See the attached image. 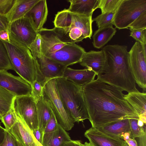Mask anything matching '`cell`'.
Instances as JSON below:
<instances>
[{"label":"cell","instance_id":"obj_1","mask_svg":"<svg viewBox=\"0 0 146 146\" xmlns=\"http://www.w3.org/2000/svg\"><path fill=\"white\" fill-rule=\"evenodd\" d=\"M92 127L97 128L125 119H139L123 91L97 79L82 87Z\"/></svg>","mask_w":146,"mask_h":146},{"label":"cell","instance_id":"obj_2","mask_svg":"<svg viewBox=\"0 0 146 146\" xmlns=\"http://www.w3.org/2000/svg\"><path fill=\"white\" fill-rule=\"evenodd\" d=\"M127 47L118 44L107 45L102 50L105 60L97 79L128 93L138 91L131 70Z\"/></svg>","mask_w":146,"mask_h":146},{"label":"cell","instance_id":"obj_3","mask_svg":"<svg viewBox=\"0 0 146 146\" xmlns=\"http://www.w3.org/2000/svg\"><path fill=\"white\" fill-rule=\"evenodd\" d=\"M55 81L64 108L74 122L88 119L82 87L63 77L56 78Z\"/></svg>","mask_w":146,"mask_h":146},{"label":"cell","instance_id":"obj_4","mask_svg":"<svg viewBox=\"0 0 146 146\" xmlns=\"http://www.w3.org/2000/svg\"><path fill=\"white\" fill-rule=\"evenodd\" d=\"M13 70L31 86L36 80L35 60L29 48L2 40Z\"/></svg>","mask_w":146,"mask_h":146},{"label":"cell","instance_id":"obj_5","mask_svg":"<svg viewBox=\"0 0 146 146\" xmlns=\"http://www.w3.org/2000/svg\"><path fill=\"white\" fill-rule=\"evenodd\" d=\"M56 78L47 82L43 87V99L51 109L58 123L66 131L71 130L75 122L65 110L60 97Z\"/></svg>","mask_w":146,"mask_h":146},{"label":"cell","instance_id":"obj_6","mask_svg":"<svg viewBox=\"0 0 146 146\" xmlns=\"http://www.w3.org/2000/svg\"><path fill=\"white\" fill-rule=\"evenodd\" d=\"M145 11L146 0H122L115 12L112 25L119 29H128Z\"/></svg>","mask_w":146,"mask_h":146},{"label":"cell","instance_id":"obj_7","mask_svg":"<svg viewBox=\"0 0 146 146\" xmlns=\"http://www.w3.org/2000/svg\"><path fill=\"white\" fill-rule=\"evenodd\" d=\"M7 32L10 42L28 48L38 33L25 16L10 23Z\"/></svg>","mask_w":146,"mask_h":146},{"label":"cell","instance_id":"obj_8","mask_svg":"<svg viewBox=\"0 0 146 146\" xmlns=\"http://www.w3.org/2000/svg\"><path fill=\"white\" fill-rule=\"evenodd\" d=\"M92 16L87 17L70 12L67 9L57 12L53 21L54 27L64 28L71 26L80 29L86 38L92 34Z\"/></svg>","mask_w":146,"mask_h":146},{"label":"cell","instance_id":"obj_9","mask_svg":"<svg viewBox=\"0 0 146 146\" xmlns=\"http://www.w3.org/2000/svg\"><path fill=\"white\" fill-rule=\"evenodd\" d=\"M146 44L136 41L129 52L135 82L145 91L146 88Z\"/></svg>","mask_w":146,"mask_h":146},{"label":"cell","instance_id":"obj_10","mask_svg":"<svg viewBox=\"0 0 146 146\" xmlns=\"http://www.w3.org/2000/svg\"><path fill=\"white\" fill-rule=\"evenodd\" d=\"M35 60L36 80L43 87L50 80L62 77L68 67L42 55L40 58Z\"/></svg>","mask_w":146,"mask_h":146},{"label":"cell","instance_id":"obj_11","mask_svg":"<svg viewBox=\"0 0 146 146\" xmlns=\"http://www.w3.org/2000/svg\"><path fill=\"white\" fill-rule=\"evenodd\" d=\"M13 108L32 131L38 128L36 103L31 95L16 96Z\"/></svg>","mask_w":146,"mask_h":146},{"label":"cell","instance_id":"obj_12","mask_svg":"<svg viewBox=\"0 0 146 146\" xmlns=\"http://www.w3.org/2000/svg\"><path fill=\"white\" fill-rule=\"evenodd\" d=\"M85 52L83 48L75 43H68L56 52L45 56L68 66L79 63Z\"/></svg>","mask_w":146,"mask_h":146},{"label":"cell","instance_id":"obj_13","mask_svg":"<svg viewBox=\"0 0 146 146\" xmlns=\"http://www.w3.org/2000/svg\"><path fill=\"white\" fill-rule=\"evenodd\" d=\"M0 86L16 96L31 95V85L20 76H14L6 70H0Z\"/></svg>","mask_w":146,"mask_h":146},{"label":"cell","instance_id":"obj_14","mask_svg":"<svg viewBox=\"0 0 146 146\" xmlns=\"http://www.w3.org/2000/svg\"><path fill=\"white\" fill-rule=\"evenodd\" d=\"M84 135L95 146H124V141L120 137L106 134L92 127L86 131Z\"/></svg>","mask_w":146,"mask_h":146},{"label":"cell","instance_id":"obj_15","mask_svg":"<svg viewBox=\"0 0 146 146\" xmlns=\"http://www.w3.org/2000/svg\"><path fill=\"white\" fill-rule=\"evenodd\" d=\"M44 31L53 34L61 41L67 44L82 41L86 38L82 31L76 27L69 26L64 28L54 27L51 29L43 28L40 32Z\"/></svg>","mask_w":146,"mask_h":146},{"label":"cell","instance_id":"obj_16","mask_svg":"<svg viewBox=\"0 0 146 146\" xmlns=\"http://www.w3.org/2000/svg\"><path fill=\"white\" fill-rule=\"evenodd\" d=\"M17 121L9 131L23 146H37L32 131L17 115Z\"/></svg>","mask_w":146,"mask_h":146},{"label":"cell","instance_id":"obj_17","mask_svg":"<svg viewBox=\"0 0 146 146\" xmlns=\"http://www.w3.org/2000/svg\"><path fill=\"white\" fill-rule=\"evenodd\" d=\"M48 12L46 0H39L25 16L30 19L35 30L38 33L43 28Z\"/></svg>","mask_w":146,"mask_h":146},{"label":"cell","instance_id":"obj_18","mask_svg":"<svg viewBox=\"0 0 146 146\" xmlns=\"http://www.w3.org/2000/svg\"><path fill=\"white\" fill-rule=\"evenodd\" d=\"M96 75L94 72L87 68L76 70L67 67L64 70L62 77L82 87L94 80Z\"/></svg>","mask_w":146,"mask_h":146},{"label":"cell","instance_id":"obj_19","mask_svg":"<svg viewBox=\"0 0 146 146\" xmlns=\"http://www.w3.org/2000/svg\"><path fill=\"white\" fill-rule=\"evenodd\" d=\"M104 51L91 50L86 52L79 62L80 64L94 72L98 75L102 70L105 63Z\"/></svg>","mask_w":146,"mask_h":146},{"label":"cell","instance_id":"obj_20","mask_svg":"<svg viewBox=\"0 0 146 146\" xmlns=\"http://www.w3.org/2000/svg\"><path fill=\"white\" fill-rule=\"evenodd\" d=\"M68 11L76 14L92 16L93 12L98 8L99 0H70Z\"/></svg>","mask_w":146,"mask_h":146},{"label":"cell","instance_id":"obj_21","mask_svg":"<svg viewBox=\"0 0 146 146\" xmlns=\"http://www.w3.org/2000/svg\"><path fill=\"white\" fill-rule=\"evenodd\" d=\"M71 140L68 133L58 123L54 131L44 134L41 144L43 146H62Z\"/></svg>","mask_w":146,"mask_h":146},{"label":"cell","instance_id":"obj_22","mask_svg":"<svg viewBox=\"0 0 146 146\" xmlns=\"http://www.w3.org/2000/svg\"><path fill=\"white\" fill-rule=\"evenodd\" d=\"M39 0H16L6 16L10 23L25 16Z\"/></svg>","mask_w":146,"mask_h":146},{"label":"cell","instance_id":"obj_23","mask_svg":"<svg viewBox=\"0 0 146 146\" xmlns=\"http://www.w3.org/2000/svg\"><path fill=\"white\" fill-rule=\"evenodd\" d=\"M124 98L139 115L146 117V94L139 91L128 93Z\"/></svg>","mask_w":146,"mask_h":146},{"label":"cell","instance_id":"obj_24","mask_svg":"<svg viewBox=\"0 0 146 146\" xmlns=\"http://www.w3.org/2000/svg\"><path fill=\"white\" fill-rule=\"evenodd\" d=\"M50 33L40 34L42 54L45 56L56 52L67 44L61 41L56 35Z\"/></svg>","mask_w":146,"mask_h":146},{"label":"cell","instance_id":"obj_25","mask_svg":"<svg viewBox=\"0 0 146 146\" xmlns=\"http://www.w3.org/2000/svg\"><path fill=\"white\" fill-rule=\"evenodd\" d=\"M97 129L106 134L120 138L124 133L131 132L129 119L120 120Z\"/></svg>","mask_w":146,"mask_h":146},{"label":"cell","instance_id":"obj_26","mask_svg":"<svg viewBox=\"0 0 146 146\" xmlns=\"http://www.w3.org/2000/svg\"><path fill=\"white\" fill-rule=\"evenodd\" d=\"M116 32L112 25L98 29L92 36L94 46L98 49L102 48L110 40Z\"/></svg>","mask_w":146,"mask_h":146},{"label":"cell","instance_id":"obj_27","mask_svg":"<svg viewBox=\"0 0 146 146\" xmlns=\"http://www.w3.org/2000/svg\"><path fill=\"white\" fill-rule=\"evenodd\" d=\"M38 127L43 133L52 112L48 106L43 98L36 102Z\"/></svg>","mask_w":146,"mask_h":146},{"label":"cell","instance_id":"obj_28","mask_svg":"<svg viewBox=\"0 0 146 146\" xmlns=\"http://www.w3.org/2000/svg\"><path fill=\"white\" fill-rule=\"evenodd\" d=\"M16 96L0 86V115L2 117L13 108V103Z\"/></svg>","mask_w":146,"mask_h":146},{"label":"cell","instance_id":"obj_29","mask_svg":"<svg viewBox=\"0 0 146 146\" xmlns=\"http://www.w3.org/2000/svg\"><path fill=\"white\" fill-rule=\"evenodd\" d=\"M13 70L6 47L0 39V70Z\"/></svg>","mask_w":146,"mask_h":146},{"label":"cell","instance_id":"obj_30","mask_svg":"<svg viewBox=\"0 0 146 146\" xmlns=\"http://www.w3.org/2000/svg\"><path fill=\"white\" fill-rule=\"evenodd\" d=\"M122 0H99L98 8L102 13L115 12Z\"/></svg>","mask_w":146,"mask_h":146},{"label":"cell","instance_id":"obj_31","mask_svg":"<svg viewBox=\"0 0 146 146\" xmlns=\"http://www.w3.org/2000/svg\"><path fill=\"white\" fill-rule=\"evenodd\" d=\"M115 12L101 13L92 19L95 21L98 29L112 25V21Z\"/></svg>","mask_w":146,"mask_h":146},{"label":"cell","instance_id":"obj_32","mask_svg":"<svg viewBox=\"0 0 146 146\" xmlns=\"http://www.w3.org/2000/svg\"><path fill=\"white\" fill-rule=\"evenodd\" d=\"M17 119V116L12 108L5 114L1 117V120L4 124L5 129L8 131L14 125Z\"/></svg>","mask_w":146,"mask_h":146},{"label":"cell","instance_id":"obj_33","mask_svg":"<svg viewBox=\"0 0 146 146\" xmlns=\"http://www.w3.org/2000/svg\"><path fill=\"white\" fill-rule=\"evenodd\" d=\"M41 39V35L40 33H38L36 38L29 48L35 59L40 58L42 56Z\"/></svg>","mask_w":146,"mask_h":146},{"label":"cell","instance_id":"obj_34","mask_svg":"<svg viewBox=\"0 0 146 146\" xmlns=\"http://www.w3.org/2000/svg\"><path fill=\"white\" fill-rule=\"evenodd\" d=\"M128 28L130 30L146 29V11L139 16Z\"/></svg>","mask_w":146,"mask_h":146},{"label":"cell","instance_id":"obj_35","mask_svg":"<svg viewBox=\"0 0 146 146\" xmlns=\"http://www.w3.org/2000/svg\"><path fill=\"white\" fill-rule=\"evenodd\" d=\"M31 86L32 91L31 95L36 102L43 98V87L36 80Z\"/></svg>","mask_w":146,"mask_h":146},{"label":"cell","instance_id":"obj_36","mask_svg":"<svg viewBox=\"0 0 146 146\" xmlns=\"http://www.w3.org/2000/svg\"><path fill=\"white\" fill-rule=\"evenodd\" d=\"M130 30V36L141 44H146V29Z\"/></svg>","mask_w":146,"mask_h":146},{"label":"cell","instance_id":"obj_37","mask_svg":"<svg viewBox=\"0 0 146 146\" xmlns=\"http://www.w3.org/2000/svg\"><path fill=\"white\" fill-rule=\"evenodd\" d=\"M139 119H129L131 129L130 138L135 139L139 137L141 133V127H139L137 124Z\"/></svg>","mask_w":146,"mask_h":146},{"label":"cell","instance_id":"obj_38","mask_svg":"<svg viewBox=\"0 0 146 146\" xmlns=\"http://www.w3.org/2000/svg\"><path fill=\"white\" fill-rule=\"evenodd\" d=\"M16 0H0V14L7 16Z\"/></svg>","mask_w":146,"mask_h":146},{"label":"cell","instance_id":"obj_39","mask_svg":"<svg viewBox=\"0 0 146 146\" xmlns=\"http://www.w3.org/2000/svg\"><path fill=\"white\" fill-rule=\"evenodd\" d=\"M0 146H19L18 141L15 137L8 131L6 130L3 142Z\"/></svg>","mask_w":146,"mask_h":146},{"label":"cell","instance_id":"obj_40","mask_svg":"<svg viewBox=\"0 0 146 146\" xmlns=\"http://www.w3.org/2000/svg\"><path fill=\"white\" fill-rule=\"evenodd\" d=\"M58 123L55 116L52 113L46 126L44 133L54 131L57 128Z\"/></svg>","mask_w":146,"mask_h":146},{"label":"cell","instance_id":"obj_41","mask_svg":"<svg viewBox=\"0 0 146 146\" xmlns=\"http://www.w3.org/2000/svg\"><path fill=\"white\" fill-rule=\"evenodd\" d=\"M138 138V146H146V124H145L143 127H141V135Z\"/></svg>","mask_w":146,"mask_h":146},{"label":"cell","instance_id":"obj_42","mask_svg":"<svg viewBox=\"0 0 146 146\" xmlns=\"http://www.w3.org/2000/svg\"><path fill=\"white\" fill-rule=\"evenodd\" d=\"M10 23L6 16L0 14V31H7Z\"/></svg>","mask_w":146,"mask_h":146},{"label":"cell","instance_id":"obj_43","mask_svg":"<svg viewBox=\"0 0 146 146\" xmlns=\"http://www.w3.org/2000/svg\"><path fill=\"white\" fill-rule=\"evenodd\" d=\"M32 132L36 140L41 144L43 135V133L38 127L33 130Z\"/></svg>","mask_w":146,"mask_h":146},{"label":"cell","instance_id":"obj_44","mask_svg":"<svg viewBox=\"0 0 146 146\" xmlns=\"http://www.w3.org/2000/svg\"><path fill=\"white\" fill-rule=\"evenodd\" d=\"M62 146H84L80 140H72L66 142L63 144Z\"/></svg>","mask_w":146,"mask_h":146},{"label":"cell","instance_id":"obj_45","mask_svg":"<svg viewBox=\"0 0 146 146\" xmlns=\"http://www.w3.org/2000/svg\"><path fill=\"white\" fill-rule=\"evenodd\" d=\"M0 39L3 41L9 42L7 31L3 30L0 31Z\"/></svg>","mask_w":146,"mask_h":146},{"label":"cell","instance_id":"obj_46","mask_svg":"<svg viewBox=\"0 0 146 146\" xmlns=\"http://www.w3.org/2000/svg\"><path fill=\"white\" fill-rule=\"evenodd\" d=\"M6 131L5 129L0 125V144L3 142L4 139Z\"/></svg>","mask_w":146,"mask_h":146},{"label":"cell","instance_id":"obj_47","mask_svg":"<svg viewBox=\"0 0 146 146\" xmlns=\"http://www.w3.org/2000/svg\"><path fill=\"white\" fill-rule=\"evenodd\" d=\"M125 141L129 146H138L137 143L135 139L129 138Z\"/></svg>","mask_w":146,"mask_h":146},{"label":"cell","instance_id":"obj_48","mask_svg":"<svg viewBox=\"0 0 146 146\" xmlns=\"http://www.w3.org/2000/svg\"><path fill=\"white\" fill-rule=\"evenodd\" d=\"M130 135L131 132H125L122 134L120 137L124 141H126L130 138Z\"/></svg>","mask_w":146,"mask_h":146},{"label":"cell","instance_id":"obj_49","mask_svg":"<svg viewBox=\"0 0 146 146\" xmlns=\"http://www.w3.org/2000/svg\"><path fill=\"white\" fill-rule=\"evenodd\" d=\"M139 119L141 120L144 124L146 123V117L143 115H139L138 116Z\"/></svg>","mask_w":146,"mask_h":146},{"label":"cell","instance_id":"obj_50","mask_svg":"<svg viewBox=\"0 0 146 146\" xmlns=\"http://www.w3.org/2000/svg\"><path fill=\"white\" fill-rule=\"evenodd\" d=\"M137 124L138 126L140 127H142L144 126L145 124L141 120L138 119L137 121Z\"/></svg>","mask_w":146,"mask_h":146},{"label":"cell","instance_id":"obj_51","mask_svg":"<svg viewBox=\"0 0 146 146\" xmlns=\"http://www.w3.org/2000/svg\"><path fill=\"white\" fill-rule=\"evenodd\" d=\"M84 146H95L91 143L86 142L83 144Z\"/></svg>","mask_w":146,"mask_h":146},{"label":"cell","instance_id":"obj_52","mask_svg":"<svg viewBox=\"0 0 146 146\" xmlns=\"http://www.w3.org/2000/svg\"><path fill=\"white\" fill-rule=\"evenodd\" d=\"M35 142L37 146H43L39 142L36 140Z\"/></svg>","mask_w":146,"mask_h":146},{"label":"cell","instance_id":"obj_53","mask_svg":"<svg viewBox=\"0 0 146 146\" xmlns=\"http://www.w3.org/2000/svg\"><path fill=\"white\" fill-rule=\"evenodd\" d=\"M124 146H129L127 143L125 141L124 143Z\"/></svg>","mask_w":146,"mask_h":146},{"label":"cell","instance_id":"obj_54","mask_svg":"<svg viewBox=\"0 0 146 146\" xmlns=\"http://www.w3.org/2000/svg\"><path fill=\"white\" fill-rule=\"evenodd\" d=\"M18 141L19 146H23V145L20 143Z\"/></svg>","mask_w":146,"mask_h":146},{"label":"cell","instance_id":"obj_55","mask_svg":"<svg viewBox=\"0 0 146 146\" xmlns=\"http://www.w3.org/2000/svg\"><path fill=\"white\" fill-rule=\"evenodd\" d=\"M1 117L0 115V120H1Z\"/></svg>","mask_w":146,"mask_h":146}]
</instances>
